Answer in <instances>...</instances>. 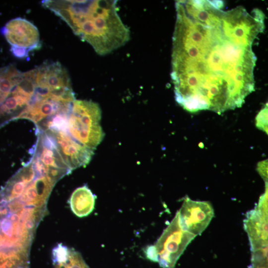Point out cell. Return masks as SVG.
<instances>
[{"mask_svg": "<svg viewBox=\"0 0 268 268\" xmlns=\"http://www.w3.org/2000/svg\"><path fill=\"white\" fill-rule=\"evenodd\" d=\"M222 7L220 0L175 3L171 77L176 101L191 112L241 107L254 90L252 46L265 15L258 9Z\"/></svg>", "mask_w": 268, "mask_h": 268, "instance_id": "cell-1", "label": "cell"}, {"mask_svg": "<svg viewBox=\"0 0 268 268\" xmlns=\"http://www.w3.org/2000/svg\"><path fill=\"white\" fill-rule=\"evenodd\" d=\"M42 3L100 55L111 53L130 40V32L118 13L117 0H49Z\"/></svg>", "mask_w": 268, "mask_h": 268, "instance_id": "cell-2", "label": "cell"}, {"mask_svg": "<svg viewBox=\"0 0 268 268\" xmlns=\"http://www.w3.org/2000/svg\"><path fill=\"white\" fill-rule=\"evenodd\" d=\"M46 204L0 190V268H29L30 251Z\"/></svg>", "mask_w": 268, "mask_h": 268, "instance_id": "cell-3", "label": "cell"}, {"mask_svg": "<svg viewBox=\"0 0 268 268\" xmlns=\"http://www.w3.org/2000/svg\"><path fill=\"white\" fill-rule=\"evenodd\" d=\"M101 118V111L97 103L75 100L68 119V132L77 141L93 150L104 136Z\"/></svg>", "mask_w": 268, "mask_h": 268, "instance_id": "cell-4", "label": "cell"}, {"mask_svg": "<svg viewBox=\"0 0 268 268\" xmlns=\"http://www.w3.org/2000/svg\"><path fill=\"white\" fill-rule=\"evenodd\" d=\"M35 69L36 97L49 98L65 103L74 102L69 76L59 62L46 61Z\"/></svg>", "mask_w": 268, "mask_h": 268, "instance_id": "cell-5", "label": "cell"}, {"mask_svg": "<svg viewBox=\"0 0 268 268\" xmlns=\"http://www.w3.org/2000/svg\"><path fill=\"white\" fill-rule=\"evenodd\" d=\"M196 237L182 228L177 212L154 245L160 266L163 268H174L188 245Z\"/></svg>", "mask_w": 268, "mask_h": 268, "instance_id": "cell-6", "label": "cell"}, {"mask_svg": "<svg viewBox=\"0 0 268 268\" xmlns=\"http://www.w3.org/2000/svg\"><path fill=\"white\" fill-rule=\"evenodd\" d=\"M177 212L182 228L196 236L206 228L214 215L210 202L194 201L188 196Z\"/></svg>", "mask_w": 268, "mask_h": 268, "instance_id": "cell-7", "label": "cell"}, {"mask_svg": "<svg viewBox=\"0 0 268 268\" xmlns=\"http://www.w3.org/2000/svg\"><path fill=\"white\" fill-rule=\"evenodd\" d=\"M1 33L11 46L23 48L29 51L41 47L37 28L28 20L21 17L12 19L1 29Z\"/></svg>", "mask_w": 268, "mask_h": 268, "instance_id": "cell-8", "label": "cell"}, {"mask_svg": "<svg viewBox=\"0 0 268 268\" xmlns=\"http://www.w3.org/2000/svg\"><path fill=\"white\" fill-rule=\"evenodd\" d=\"M48 131L54 137L62 157L72 170L89 163L93 150L77 141L67 131Z\"/></svg>", "mask_w": 268, "mask_h": 268, "instance_id": "cell-9", "label": "cell"}, {"mask_svg": "<svg viewBox=\"0 0 268 268\" xmlns=\"http://www.w3.org/2000/svg\"><path fill=\"white\" fill-rule=\"evenodd\" d=\"M73 103H64L51 98H38L34 95L25 108L13 120L26 119L39 126L60 112L70 113Z\"/></svg>", "mask_w": 268, "mask_h": 268, "instance_id": "cell-10", "label": "cell"}, {"mask_svg": "<svg viewBox=\"0 0 268 268\" xmlns=\"http://www.w3.org/2000/svg\"><path fill=\"white\" fill-rule=\"evenodd\" d=\"M251 251L268 247V214L256 207L248 211L243 220Z\"/></svg>", "mask_w": 268, "mask_h": 268, "instance_id": "cell-11", "label": "cell"}, {"mask_svg": "<svg viewBox=\"0 0 268 268\" xmlns=\"http://www.w3.org/2000/svg\"><path fill=\"white\" fill-rule=\"evenodd\" d=\"M52 260L55 268H89L78 252L62 244L53 249Z\"/></svg>", "mask_w": 268, "mask_h": 268, "instance_id": "cell-12", "label": "cell"}, {"mask_svg": "<svg viewBox=\"0 0 268 268\" xmlns=\"http://www.w3.org/2000/svg\"><path fill=\"white\" fill-rule=\"evenodd\" d=\"M95 196L87 186L75 189L69 199L73 213L79 217L87 216L94 208Z\"/></svg>", "mask_w": 268, "mask_h": 268, "instance_id": "cell-13", "label": "cell"}, {"mask_svg": "<svg viewBox=\"0 0 268 268\" xmlns=\"http://www.w3.org/2000/svg\"><path fill=\"white\" fill-rule=\"evenodd\" d=\"M23 73L14 65L0 68V108L21 80Z\"/></svg>", "mask_w": 268, "mask_h": 268, "instance_id": "cell-14", "label": "cell"}, {"mask_svg": "<svg viewBox=\"0 0 268 268\" xmlns=\"http://www.w3.org/2000/svg\"><path fill=\"white\" fill-rule=\"evenodd\" d=\"M253 268H268V247L252 251Z\"/></svg>", "mask_w": 268, "mask_h": 268, "instance_id": "cell-15", "label": "cell"}, {"mask_svg": "<svg viewBox=\"0 0 268 268\" xmlns=\"http://www.w3.org/2000/svg\"><path fill=\"white\" fill-rule=\"evenodd\" d=\"M256 126L260 130L268 133V106L259 113L256 118Z\"/></svg>", "mask_w": 268, "mask_h": 268, "instance_id": "cell-16", "label": "cell"}, {"mask_svg": "<svg viewBox=\"0 0 268 268\" xmlns=\"http://www.w3.org/2000/svg\"><path fill=\"white\" fill-rule=\"evenodd\" d=\"M10 51L15 57L19 59L28 58L30 52L26 49L14 46H11Z\"/></svg>", "mask_w": 268, "mask_h": 268, "instance_id": "cell-17", "label": "cell"}, {"mask_svg": "<svg viewBox=\"0 0 268 268\" xmlns=\"http://www.w3.org/2000/svg\"><path fill=\"white\" fill-rule=\"evenodd\" d=\"M144 253L148 260L154 262H158V254L154 245L149 246L146 248Z\"/></svg>", "mask_w": 268, "mask_h": 268, "instance_id": "cell-18", "label": "cell"}, {"mask_svg": "<svg viewBox=\"0 0 268 268\" xmlns=\"http://www.w3.org/2000/svg\"><path fill=\"white\" fill-rule=\"evenodd\" d=\"M258 171L266 182L268 181L267 162L263 161L259 163Z\"/></svg>", "mask_w": 268, "mask_h": 268, "instance_id": "cell-19", "label": "cell"}]
</instances>
